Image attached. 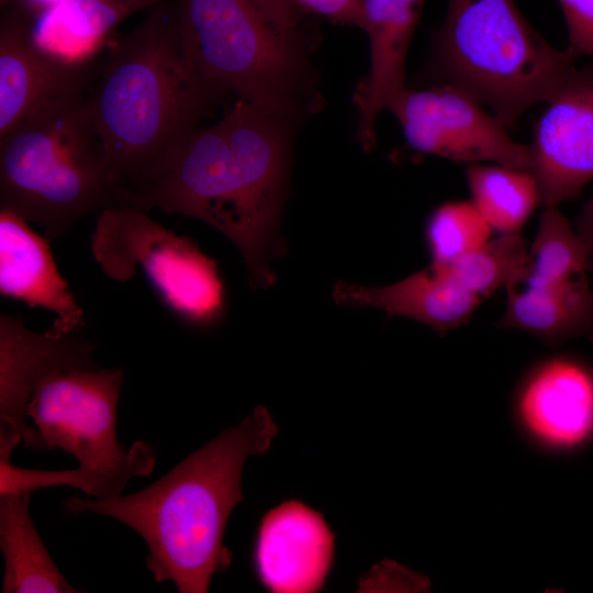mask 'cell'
Segmentation results:
<instances>
[{
	"instance_id": "1",
	"label": "cell",
	"mask_w": 593,
	"mask_h": 593,
	"mask_svg": "<svg viewBox=\"0 0 593 593\" xmlns=\"http://www.w3.org/2000/svg\"><path fill=\"white\" fill-rule=\"evenodd\" d=\"M286 116L239 99L210 127L199 128L170 168L127 201L201 220L239 249L250 286L269 288V262L283 244L278 233L286 191Z\"/></svg>"
},
{
	"instance_id": "2",
	"label": "cell",
	"mask_w": 593,
	"mask_h": 593,
	"mask_svg": "<svg viewBox=\"0 0 593 593\" xmlns=\"http://www.w3.org/2000/svg\"><path fill=\"white\" fill-rule=\"evenodd\" d=\"M213 94L187 59L176 4L160 0L110 49L87 104L123 205L170 168Z\"/></svg>"
},
{
	"instance_id": "3",
	"label": "cell",
	"mask_w": 593,
	"mask_h": 593,
	"mask_svg": "<svg viewBox=\"0 0 593 593\" xmlns=\"http://www.w3.org/2000/svg\"><path fill=\"white\" fill-rule=\"evenodd\" d=\"M277 434L272 415L258 405L149 486L105 500L68 497L64 504L75 513L118 519L139 534L156 582L171 581L181 593H205L211 578L231 564L223 538L233 510L244 501V465L265 454Z\"/></svg>"
},
{
	"instance_id": "4",
	"label": "cell",
	"mask_w": 593,
	"mask_h": 593,
	"mask_svg": "<svg viewBox=\"0 0 593 593\" xmlns=\"http://www.w3.org/2000/svg\"><path fill=\"white\" fill-rule=\"evenodd\" d=\"M87 91L31 111L0 138V210L64 237L82 217L123 205Z\"/></svg>"
},
{
	"instance_id": "5",
	"label": "cell",
	"mask_w": 593,
	"mask_h": 593,
	"mask_svg": "<svg viewBox=\"0 0 593 593\" xmlns=\"http://www.w3.org/2000/svg\"><path fill=\"white\" fill-rule=\"evenodd\" d=\"M123 380V370L111 368L60 371L42 381L26 411L36 426L26 448H59L75 457L78 467L46 471L0 462V494L71 485L105 500L121 495L131 479L149 475L153 449L143 440L125 448L116 437Z\"/></svg>"
},
{
	"instance_id": "6",
	"label": "cell",
	"mask_w": 593,
	"mask_h": 593,
	"mask_svg": "<svg viewBox=\"0 0 593 593\" xmlns=\"http://www.w3.org/2000/svg\"><path fill=\"white\" fill-rule=\"evenodd\" d=\"M579 55L547 43L514 0H448L433 38L439 78L490 107L506 127L532 105L547 102Z\"/></svg>"
},
{
	"instance_id": "7",
	"label": "cell",
	"mask_w": 593,
	"mask_h": 593,
	"mask_svg": "<svg viewBox=\"0 0 593 593\" xmlns=\"http://www.w3.org/2000/svg\"><path fill=\"white\" fill-rule=\"evenodd\" d=\"M184 54L215 93L236 92L267 112L289 118L305 81L298 36L270 24L246 0H176Z\"/></svg>"
},
{
	"instance_id": "8",
	"label": "cell",
	"mask_w": 593,
	"mask_h": 593,
	"mask_svg": "<svg viewBox=\"0 0 593 593\" xmlns=\"http://www.w3.org/2000/svg\"><path fill=\"white\" fill-rule=\"evenodd\" d=\"M91 251L113 280L127 281L141 270L164 305L190 326L211 328L224 318L225 291L215 260L146 211L132 205L102 210Z\"/></svg>"
},
{
	"instance_id": "9",
	"label": "cell",
	"mask_w": 593,
	"mask_h": 593,
	"mask_svg": "<svg viewBox=\"0 0 593 593\" xmlns=\"http://www.w3.org/2000/svg\"><path fill=\"white\" fill-rule=\"evenodd\" d=\"M409 145L454 161H493L530 172L529 146L515 143L507 128L479 101L450 83L403 88L387 104Z\"/></svg>"
},
{
	"instance_id": "10",
	"label": "cell",
	"mask_w": 593,
	"mask_h": 593,
	"mask_svg": "<svg viewBox=\"0 0 593 593\" xmlns=\"http://www.w3.org/2000/svg\"><path fill=\"white\" fill-rule=\"evenodd\" d=\"M96 346L76 334L30 331L18 315H0V462L13 449L26 447L34 428L27 424L29 403L42 381L67 370L94 369Z\"/></svg>"
},
{
	"instance_id": "11",
	"label": "cell",
	"mask_w": 593,
	"mask_h": 593,
	"mask_svg": "<svg viewBox=\"0 0 593 593\" xmlns=\"http://www.w3.org/2000/svg\"><path fill=\"white\" fill-rule=\"evenodd\" d=\"M530 152L540 202L557 206L593 179V68L573 69L546 102Z\"/></svg>"
},
{
	"instance_id": "12",
	"label": "cell",
	"mask_w": 593,
	"mask_h": 593,
	"mask_svg": "<svg viewBox=\"0 0 593 593\" xmlns=\"http://www.w3.org/2000/svg\"><path fill=\"white\" fill-rule=\"evenodd\" d=\"M335 535L322 513L288 500L260 519L254 567L259 582L276 593H314L334 563Z\"/></svg>"
},
{
	"instance_id": "13",
	"label": "cell",
	"mask_w": 593,
	"mask_h": 593,
	"mask_svg": "<svg viewBox=\"0 0 593 593\" xmlns=\"http://www.w3.org/2000/svg\"><path fill=\"white\" fill-rule=\"evenodd\" d=\"M96 70L92 61L74 65L44 53L24 14L5 12L0 23V138L37 107L86 91Z\"/></svg>"
},
{
	"instance_id": "14",
	"label": "cell",
	"mask_w": 593,
	"mask_h": 593,
	"mask_svg": "<svg viewBox=\"0 0 593 593\" xmlns=\"http://www.w3.org/2000/svg\"><path fill=\"white\" fill-rule=\"evenodd\" d=\"M48 239L33 232L24 219L0 210V292L54 312L56 320L47 331L60 336L83 328L86 318L56 268Z\"/></svg>"
},
{
	"instance_id": "15",
	"label": "cell",
	"mask_w": 593,
	"mask_h": 593,
	"mask_svg": "<svg viewBox=\"0 0 593 593\" xmlns=\"http://www.w3.org/2000/svg\"><path fill=\"white\" fill-rule=\"evenodd\" d=\"M426 0H365L363 24L370 68L355 93L358 141L365 152L376 144V120L404 85L406 53Z\"/></svg>"
},
{
	"instance_id": "16",
	"label": "cell",
	"mask_w": 593,
	"mask_h": 593,
	"mask_svg": "<svg viewBox=\"0 0 593 593\" xmlns=\"http://www.w3.org/2000/svg\"><path fill=\"white\" fill-rule=\"evenodd\" d=\"M332 298L338 305L371 306L390 315L406 316L439 333L466 323L481 301L433 266L384 287L337 281Z\"/></svg>"
},
{
	"instance_id": "17",
	"label": "cell",
	"mask_w": 593,
	"mask_h": 593,
	"mask_svg": "<svg viewBox=\"0 0 593 593\" xmlns=\"http://www.w3.org/2000/svg\"><path fill=\"white\" fill-rule=\"evenodd\" d=\"M521 413L527 427L546 443L579 444L593 430V379L570 361L549 362L525 387Z\"/></svg>"
},
{
	"instance_id": "18",
	"label": "cell",
	"mask_w": 593,
	"mask_h": 593,
	"mask_svg": "<svg viewBox=\"0 0 593 593\" xmlns=\"http://www.w3.org/2000/svg\"><path fill=\"white\" fill-rule=\"evenodd\" d=\"M507 303L497 326L526 331L545 342L574 336L593 340V290L585 276L545 289L506 287Z\"/></svg>"
},
{
	"instance_id": "19",
	"label": "cell",
	"mask_w": 593,
	"mask_h": 593,
	"mask_svg": "<svg viewBox=\"0 0 593 593\" xmlns=\"http://www.w3.org/2000/svg\"><path fill=\"white\" fill-rule=\"evenodd\" d=\"M31 492L0 494L3 593L78 592L63 577L30 516Z\"/></svg>"
},
{
	"instance_id": "20",
	"label": "cell",
	"mask_w": 593,
	"mask_h": 593,
	"mask_svg": "<svg viewBox=\"0 0 593 593\" xmlns=\"http://www.w3.org/2000/svg\"><path fill=\"white\" fill-rule=\"evenodd\" d=\"M467 180L473 204L491 227L504 234L518 233L540 201L537 182L528 171L472 164Z\"/></svg>"
},
{
	"instance_id": "21",
	"label": "cell",
	"mask_w": 593,
	"mask_h": 593,
	"mask_svg": "<svg viewBox=\"0 0 593 593\" xmlns=\"http://www.w3.org/2000/svg\"><path fill=\"white\" fill-rule=\"evenodd\" d=\"M591 262L577 232L556 206H546L529 251L524 280L528 288L545 289L583 276Z\"/></svg>"
},
{
	"instance_id": "22",
	"label": "cell",
	"mask_w": 593,
	"mask_h": 593,
	"mask_svg": "<svg viewBox=\"0 0 593 593\" xmlns=\"http://www.w3.org/2000/svg\"><path fill=\"white\" fill-rule=\"evenodd\" d=\"M528 262L526 242L518 233H511L486 240L447 266L433 267L444 270L460 287L481 298L523 281Z\"/></svg>"
},
{
	"instance_id": "23",
	"label": "cell",
	"mask_w": 593,
	"mask_h": 593,
	"mask_svg": "<svg viewBox=\"0 0 593 593\" xmlns=\"http://www.w3.org/2000/svg\"><path fill=\"white\" fill-rule=\"evenodd\" d=\"M491 226L473 202H448L430 215L426 237L434 267H444L483 245Z\"/></svg>"
},
{
	"instance_id": "24",
	"label": "cell",
	"mask_w": 593,
	"mask_h": 593,
	"mask_svg": "<svg viewBox=\"0 0 593 593\" xmlns=\"http://www.w3.org/2000/svg\"><path fill=\"white\" fill-rule=\"evenodd\" d=\"M569 34V47L593 57V0H558Z\"/></svg>"
},
{
	"instance_id": "25",
	"label": "cell",
	"mask_w": 593,
	"mask_h": 593,
	"mask_svg": "<svg viewBox=\"0 0 593 593\" xmlns=\"http://www.w3.org/2000/svg\"><path fill=\"white\" fill-rule=\"evenodd\" d=\"M300 11L322 15L333 22L362 29L365 0H290Z\"/></svg>"
},
{
	"instance_id": "26",
	"label": "cell",
	"mask_w": 593,
	"mask_h": 593,
	"mask_svg": "<svg viewBox=\"0 0 593 593\" xmlns=\"http://www.w3.org/2000/svg\"><path fill=\"white\" fill-rule=\"evenodd\" d=\"M270 24L284 34L296 35L299 10L290 0H246Z\"/></svg>"
},
{
	"instance_id": "27",
	"label": "cell",
	"mask_w": 593,
	"mask_h": 593,
	"mask_svg": "<svg viewBox=\"0 0 593 593\" xmlns=\"http://www.w3.org/2000/svg\"><path fill=\"white\" fill-rule=\"evenodd\" d=\"M577 233L586 247L591 261H593V195L583 205L578 217Z\"/></svg>"
},
{
	"instance_id": "28",
	"label": "cell",
	"mask_w": 593,
	"mask_h": 593,
	"mask_svg": "<svg viewBox=\"0 0 593 593\" xmlns=\"http://www.w3.org/2000/svg\"><path fill=\"white\" fill-rule=\"evenodd\" d=\"M12 0H0L1 9L5 8Z\"/></svg>"
}]
</instances>
